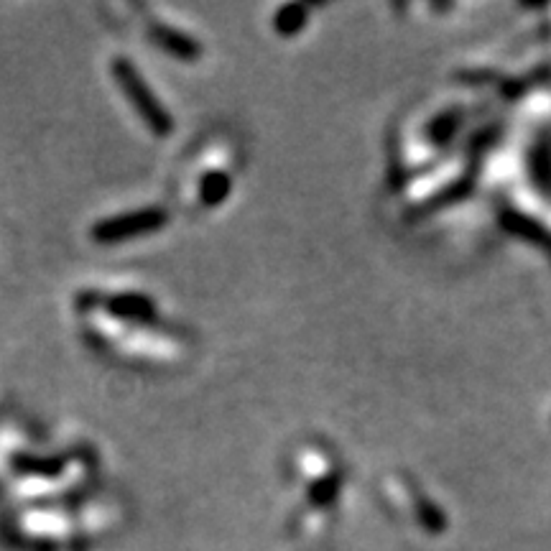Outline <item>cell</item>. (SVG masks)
<instances>
[{
  "mask_svg": "<svg viewBox=\"0 0 551 551\" xmlns=\"http://www.w3.org/2000/svg\"><path fill=\"white\" fill-rule=\"evenodd\" d=\"M115 74H118L120 87H125V92L133 97V105L141 110V115L148 120V125L154 128V133H159V136L169 133L171 118L166 115V110H161L159 105H156L154 95H151V92L146 90V85L138 80L136 72L125 64V59H118V64H115Z\"/></svg>",
  "mask_w": 551,
  "mask_h": 551,
  "instance_id": "1",
  "label": "cell"
},
{
  "mask_svg": "<svg viewBox=\"0 0 551 551\" xmlns=\"http://www.w3.org/2000/svg\"><path fill=\"white\" fill-rule=\"evenodd\" d=\"M161 212H136L131 217H118V220L103 222L100 228L95 230V235L100 240H118L128 238V235L146 233L151 228H159Z\"/></svg>",
  "mask_w": 551,
  "mask_h": 551,
  "instance_id": "2",
  "label": "cell"
}]
</instances>
